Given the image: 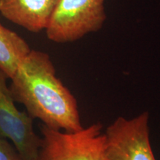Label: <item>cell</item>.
<instances>
[{
	"label": "cell",
	"instance_id": "cell-1",
	"mask_svg": "<svg viewBox=\"0 0 160 160\" xmlns=\"http://www.w3.org/2000/svg\"><path fill=\"white\" fill-rule=\"evenodd\" d=\"M10 79L13 99L25 106L33 119L63 131L83 128L77 99L57 77L47 53L31 49Z\"/></svg>",
	"mask_w": 160,
	"mask_h": 160
},
{
	"label": "cell",
	"instance_id": "cell-2",
	"mask_svg": "<svg viewBox=\"0 0 160 160\" xmlns=\"http://www.w3.org/2000/svg\"><path fill=\"white\" fill-rule=\"evenodd\" d=\"M42 144L38 160H108L102 125L93 123L77 131L40 127Z\"/></svg>",
	"mask_w": 160,
	"mask_h": 160
},
{
	"label": "cell",
	"instance_id": "cell-3",
	"mask_svg": "<svg viewBox=\"0 0 160 160\" xmlns=\"http://www.w3.org/2000/svg\"><path fill=\"white\" fill-rule=\"evenodd\" d=\"M105 0H59L45 29L56 43L77 41L99 31L106 20Z\"/></svg>",
	"mask_w": 160,
	"mask_h": 160
},
{
	"label": "cell",
	"instance_id": "cell-4",
	"mask_svg": "<svg viewBox=\"0 0 160 160\" xmlns=\"http://www.w3.org/2000/svg\"><path fill=\"white\" fill-rule=\"evenodd\" d=\"M150 114L119 117L105 131L108 160H156L150 140Z\"/></svg>",
	"mask_w": 160,
	"mask_h": 160
},
{
	"label": "cell",
	"instance_id": "cell-5",
	"mask_svg": "<svg viewBox=\"0 0 160 160\" xmlns=\"http://www.w3.org/2000/svg\"><path fill=\"white\" fill-rule=\"evenodd\" d=\"M8 79L0 69V137L11 140L23 160H38L42 138L34 131L33 118L16 106Z\"/></svg>",
	"mask_w": 160,
	"mask_h": 160
},
{
	"label": "cell",
	"instance_id": "cell-6",
	"mask_svg": "<svg viewBox=\"0 0 160 160\" xmlns=\"http://www.w3.org/2000/svg\"><path fill=\"white\" fill-rule=\"evenodd\" d=\"M59 0H0V13L30 32L45 31Z\"/></svg>",
	"mask_w": 160,
	"mask_h": 160
},
{
	"label": "cell",
	"instance_id": "cell-7",
	"mask_svg": "<svg viewBox=\"0 0 160 160\" xmlns=\"http://www.w3.org/2000/svg\"><path fill=\"white\" fill-rule=\"evenodd\" d=\"M31 51L23 38L0 23V69L9 79Z\"/></svg>",
	"mask_w": 160,
	"mask_h": 160
},
{
	"label": "cell",
	"instance_id": "cell-8",
	"mask_svg": "<svg viewBox=\"0 0 160 160\" xmlns=\"http://www.w3.org/2000/svg\"><path fill=\"white\" fill-rule=\"evenodd\" d=\"M0 160H23L13 145L0 137Z\"/></svg>",
	"mask_w": 160,
	"mask_h": 160
}]
</instances>
